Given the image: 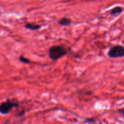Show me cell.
<instances>
[{
    "label": "cell",
    "mask_w": 124,
    "mask_h": 124,
    "mask_svg": "<svg viewBox=\"0 0 124 124\" xmlns=\"http://www.w3.org/2000/svg\"><path fill=\"white\" fill-rule=\"evenodd\" d=\"M25 28L30 30H38L41 28V25L33 23H27L25 24Z\"/></svg>",
    "instance_id": "obj_6"
},
{
    "label": "cell",
    "mask_w": 124,
    "mask_h": 124,
    "mask_svg": "<svg viewBox=\"0 0 124 124\" xmlns=\"http://www.w3.org/2000/svg\"><path fill=\"white\" fill-rule=\"evenodd\" d=\"M18 59L20 62H21L24 63V64H30L31 63V61H30V59L29 58H26V57L24 56L23 55H20L18 58Z\"/></svg>",
    "instance_id": "obj_7"
},
{
    "label": "cell",
    "mask_w": 124,
    "mask_h": 124,
    "mask_svg": "<svg viewBox=\"0 0 124 124\" xmlns=\"http://www.w3.org/2000/svg\"><path fill=\"white\" fill-rule=\"evenodd\" d=\"M68 50L60 45L51 46L48 49V56L52 61H58L68 54Z\"/></svg>",
    "instance_id": "obj_1"
},
{
    "label": "cell",
    "mask_w": 124,
    "mask_h": 124,
    "mask_svg": "<svg viewBox=\"0 0 124 124\" xmlns=\"http://www.w3.org/2000/svg\"><path fill=\"white\" fill-rule=\"evenodd\" d=\"M107 56L110 58H119L124 57V46L116 45L113 46L107 52Z\"/></svg>",
    "instance_id": "obj_3"
},
{
    "label": "cell",
    "mask_w": 124,
    "mask_h": 124,
    "mask_svg": "<svg viewBox=\"0 0 124 124\" xmlns=\"http://www.w3.org/2000/svg\"><path fill=\"white\" fill-rule=\"evenodd\" d=\"M25 110H21L20 111H19V112H18V113H17L16 116H18V117H21V116H24V114H25Z\"/></svg>",
    "instance_id": "obj_9"
},
{
    "label": "cell",
    "mask_w": 124,
    "mask_h": 124,
    "mask_svg": "<svg viewBox=\"0 0 124 124\" xmlns=\"http://www.w3.org/2000/svg\"><path fill=\"white\" fill-rule=\"evenodd\" d=\"M71 23V19L69 18H66V17H64V18H62L58 21V24H59L61 26L64 27H67L70 25Z\"/></svg>",
    "instance_id": "obj_5"
},
{
    "label": "cell",
    "mask_w": 124,
    "mask_h": 124,
    "mask_svg": "<svg viewBox=\"0 0 124 124\" xmlns=\"http://www.w3.org/2000/svg\"><path fill=\"white\" fill-rule=\"evenodd\" d=\"M124 11V8L121 6H116L111 8L110 11V15L111 16H117L122 13Z\"/></svg>",
    "instance_id": "obj_4"
},
{
    "label": "cell",
    "mask_w": 124,
    "mask_h": 124,
    "mask_svg": "<svg viewBox=\"0 0 124 124\" xmlns=\"http://www.w3.org/2000/svg\"><path fill=\"white\" fill-rule=\"evenodd\" d=\"M116 113L119 114V115L124 119V107L118 109V110L116 111Z\"/></svg>",
    "instance_id": "obj_8"
},
{
    "label": "cell",
    "mask_w": 124,
    "mask_h": 124,
    "mask_svg": "<svg viewBox=\"0 0 124 124\" xmlns=\"http://www.w3.org/2000/svg\"><path fill=\"white\" fill-rule=\"evenodd\" d=\"M19 104L17 101L13 100L7 99L6 101L0 104V114L6 115L10 113L14 108H18Z\"/></svg>",
    "instance_id": "obj_2"
}]
</instances>
